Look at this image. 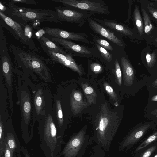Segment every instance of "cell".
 <instances>
[{"mask_svg": "<svg viewBox=\"0 0 157 157\" xmlns=\"http://www.w3.org/2000/svg\"><path fill=\"white\" fill-rule=\"evenodd\" d=\"M0 16L4 22L14 31L16 34L13 36L17 40L25 45L31 51L39 53L41 52L40 49L32 44L25 36L21 24L16 22L0 11Z\"/></svg>", "mask_w": 157, "mask_h": 157, "instance_id": "cell-11", "label": "cell"}, {"mask_svg": "<svg viewBox=\"0 0 157 157\" xmlns=\"http://www.w3.org/2000/svg\"><path fill=\"white\" fill-rule=\"evenodd\" d=\"M55 9L59 22L76 23L79 27L84 25L93 15L89 12L66 6H57Z\"/></svg>", "mask_w": 157, "mask_h": 157, "instance_id": "cell-7", "label": "cell"}, {"mask_svg": "<svg viewBox=\"0 0 157 157\" xmlns=\"http://www.w3.org/2000/svg\"><path fill=\"white\" fill-rule=\"evenodd\" d=\"M56 107L58 123L59 126L60 127L63 126L64 121L61 103L59 100L56 101Z\"/></svg>", "mask_w": 157, "mask_h": 157, "instance_id": "cell-31", "label": "cell"}, {"mask_svg": "<svg viewBox=\"0 0 157 157\" xmlns=\"http://www.w3.org/2000/svg\"><path fill=\"white\" fill-rule=\"evenodd\" d=\"M94 20L99 24L122 36H130L133 33L126 25L116 20L104 18H94Z\"/></svg>", "mask_w": 157, "mask_h": 157, "instance_id": "cell-15", "label": "cell"}, {"mask_svg": "<svg viewBox=\"0 0 157 157\" xmlns=\"http://www.w3.org/2000/svg\"><path fill=\"white\" fill-rule=\"evenodd\" d=\"M21 149L25 157H30L26 151L23 147H21Z\"/></svg>", "mask_w": 157, "mask_h": 157, "instance_id": "cell-41", "label": "cell"}, {"mask_svg": "<svg viewBox=\"0 0 157 157\" xmlns=\"http://www.w3.org/2000/svg\"><path fill=\"white\" fill-rule=\"evenodd\" d=\"M34 103L37 114H40L43 112L45 105L42 91L40 89H38L35 94Z\"/></svg>", "mask_w": 157, "mask_h": 157, "instance_id": "cell-22", "label": "cell"}, {"mask_svg": "<svg viewBox=\"0 0 157 157\" xmlns=\"http://www.w3.org/2000/svg\"><path fill=\"white\" fill-rule=\"evenodd\" d=\"M6 143L9 147L14 152L17 146L14 135L11 132H9L5 136Z\"/></svg>", "mask_w": 157, "mask_h": 157, "instance_id": "cell-29", "label": "cell"}, {"mask_svg": "<svg viewBox=\"0 0 157 157\" xmlns=\"http://www.w3.org/2000/svg\"><path fill=\"white\" fill-rule=\"evenodd\" d=\"M117 111L110 109L107 104H102L93 122V139L96 145L105 152L109 151L122 120Z\"/></svg>", "mask_w": 157, "mask_h": 157, "instance_id": "cell-1", "label": "cell"}, {"mask_svg": "<svg viewBox=\"0 0 157 157\" xmlns=\"http://www.w3.org/2000/svg\"><path fill=\"white\" fill-rule=\"evenodd\" d=\"M151 114L154 115H157V109L152 111Z\"/></svg>", "mask_w": 157, "mask_h": 157, "instance_id": "cell-43", "label": "cell"}, {"mask_svg": "<svg viewBox=\"0 0 157 157\" xmlns=\"http://www.w3.org/2000/svg\"><path fill=\"white\" fill-rule=\"evenodd\" d=\"M45 32L54 37L71 40L86 44H89L90 42L88 39L87 34L83 32H75L66 31L56 28H47Z\"/></svg>", "mask_w": 157, "mask_h": 157, "instance_id": "cell-13", "label": "cell"}, {"mask_svg": "<svg viewBox=\"0 0 157 157\" xmlns=\"http://www.w3.org/2000/svg\"><path fill=\"white\" fill-rule=\"evenodd\" d=\"M9 48L16 64L22 65L29 68L44 80L51 79L49 69L43 61L50 62L46 59L30 49L13 44L10 45Z\"/></svg>", "mask_w": 157, "mask_h": 157, "instance_id": "cell-2", "label": "cell"}, {"mask_svg": "<svg viewBox=\"0 0 157 157\" xmlns=\"http://www.w3.org/2000/svg\"><path fill=\"white\" fill-rule=\"evenodd\" d=\"M70 102L71 110L75 115L80 113L87 105L81 93L77 90H74L72 92Z\"/></svg>", "mask_w": 157, "mask_h": 157, "instance_id": "cell-16", "label": "cell"}, {"mask_svg": "<svg viewBox=\"0 0 157 157\" xmlns=\"http://www.w3.org/2000/svg\"><path fill=\"white\" fill-rule=\"evenodd\" d=\"M153 128V124L149 123L142 124L136 126L120 142L118 150L127 151L129 150L144 136L148 130Z\"/></svg>", "mask_w": 157, "mask_h": 157, "instance_id": "cell-8", "label": "cell"}, {"mask_svg": "<svg viewBox=\"0 0 157 157\" xmlns=\"http://www.w3.org/2000/svg\"><path fill=\"white\" fill-rule=\"evenodd\" d=\"M94 42H95L108 51H113L114 49L109 43L105 40L98 36L90 33Z\"/></svg>", "mask_w": 157, "mask_h": 157, "instance_id": "cell-25", "label": "cell"}, {"mask_svg": "<svg viewBox=\"0 0 157 157\" xmlns=\"http://www.w3.org/2000/svg\"><path fill=\"white\" fill-rule=\"evenodd\" d=\"M92 152L90 157H105V151L97 145L92 147Z\"/></svg>", "mask_w": 157, "mask_h": 157, "instance_id": "cell-32", "label": "cell"}, {"mask_svg": "<svg viewBox=\"0 0 157 157\" xmlns=\"http://www.w3.org/2000/svg\"><path fill=\"white\" fill-rule=\"evenodd\" d=\"M90 67L91 71L95 73H100L102 70L101 66L100 64L96 63H92L90 65Z\"/></svg>", "mask_w": 157, "mask_h": 157, "instance_id": "cell-36", "label": "cell"}, {"mask_svg": "<svg viewBox=\"0 0 157 157\" xmlns=\"http://www.w3.org/2000/svg\"><path fill=\"white\" fill-rule=\"evenodd\" d=\"M1 43L0 59L1 70L6 80L8 90L9 97L10 99L11 108L12 104L11 96L12 80V67L11 59L9 55L6 42L2 40Z\"/></svg>", "mask_w": 157, "mask_h": 157, "instance_id": "cell-10", "label": "cell"}, {"mask_svg": "<svg viewBox=\"0 0 157 157\" xmlns=\"http://www.w3.org/2000/svg\"><path fill=\"white\" fill-rule=\"evenodd\" d=\"M155 1L157 2V0H155Z\"/></svg>", "mask_w": 157, "mask_h": 157, "instance_id": "cell-47", "label": "cell"}, {"mask_svg": "<svg viewBox=\"0 0 157 157\" xmlns=\"http://www.w3.org/2000/svg\"><path fill=\"white\" fill-rule=\"evenodd\" d=\"M149 12L152 14L153 16L157 19V10L151 7L148 8Z\"/></svg>", "mask_w": 157, "mask_h": 157, "instance_id": "cell-39", "label": "cell"}, {"mask_svg": "<svg viewBox=\"0 0 157 157\" xmlns=\"http://www.w3.org/2000/svg\"><path fill=\"white\" fill-rule=\"evenodd\" d=\"M21 102L23 115L25 122L27 124L30 119L31 109L29 97L28 94L22 95Z\"/></svg>", "mask_w": 157, "mask_h": 157, "instance_id": "cell-18", "label": "cell"}, {"mask_svg": "<svg viewBox=\"0 0 157 157\" xmlns=\"http://www.w3.org/2000/svg\"><path fill=\"white\" fill-rule=\"evenodd\" d=\"M6 10V8L1 2H0V11L2 12H5Z\"/></svg>", "mask_w": 157, "mask_h": 157, "instance_id": "cell-40", "label": "cell"}, {"mask_svg": "<svg viewBox=\"0 0 157 157\" xmlns=\"http://www.w3.org/2000/svg\"><path fill=\"white\" fill-rule=\"evenodd\" d=\"M134 157H136V156H134Z\"/></svg>", "mask_w": 157, "mask_h": 157, "instance_id": "cell-48", "label": "cell"}, {"mask_svg": "<svg viewBox=\"0 0 157 157\" xmlns=\"http://www.w3.org/2000/svg\"><path fill=\"white\" fill-rule=\"evenodd\" d=\"M65 6L72 7L95 14H106L110 13L109 8L102 0H52Z\"/></svg>", "mask_w": 157, "mask_h": 157, "instance_id": "cell-6", "label": "cell"}, {"mask_svg": "<svg viewBox=\"0 0 157 157\" xmlns=\"http://www.w3.org/2000/svg\"><path fill=\"white\" fill-rule=\"evenodd\" d=\"M115 71L116 82L121 86L122 85V74L118 61L116 59L115 61Z\"/></svg>", "mask_w": 157, "mask_h": 157, "instance_id": "cell-33", "label": "cell"}, {"mask_svg": "<svg viewBox=\"0 0 157 157\" xmlns=\"http://www.w3.org/2000/svg\"><path fill=\"white\" fill-rule=\"evenodd\" d=\"M11 1L14 3H21L30 5H36L37 2L34 0H11Z\"/></svg>", "mask_w": 157, "mask_h": 157, "instance_id": "cell-38", "label": "cell"}, {"mask_svg": "<svg viewBox=\"0 0 157 157\" xmlns=\"http://www.w3.org/2000/svg\"><path fill=\"white\" fill-rule=\"evenodd\" d=\"M40 39L44 45L53 51L64 55H67L68 54L62 48L57 45L45 36H41Z\"/></svg>", "mask_w": 157, "mask_h": 157, "instance_id": "cell-23", "label": "cell"}, {"mask_svg": "<svg viewBox=\"0 0 157 157\" xmlns=\"http://www.w3.org/2000/svg\"><path fill=\"white\" fill-rule=\"evenodd\" d=\"M155 42H157V38L155 39L154 40Z\"/></svg>", "mask_w": 157, "mask_h": 157, "instance_id": "cell-46", "label": "cell"}, {"mask_svg": "<svg viewBox=\"0 0 157 157\" xmlns=\"http://www.w3.org/2000/svg\"><path fill=\"white\" fill-rule=\"evenodd\" d=\"M153 157H157V151H156V153L155 154Z\"/></svg>", "mask_w": 157, "mask_h": 157, "instance_id": "cell-45", "label": "cell"}, {"mask_svg": "<svg viewBox=\"0 0 157 157\" xmlns=\"http://www.w3.org/2000/svg\"><path fill=\"white\" fill-rule=\"evenodd\" d=\"M81 85L89 103L95 104L97 94L94 89L87 83H81Z\"/></svg>", "mask_w": 157, "mask_h": 157, "instance_id": "cell-20", "label": "cell"}, {"mask_svg": "<svg viewBox=\"0 0 157 157\" xmlns=\"http://www.w3.org/2000/svg\"><path fill=\"white\" fill-rule=\"evenodd\" d=\"M0 121V157H3L6 143L5 136L4 132L3 124L1 117Z\"/></svg>", "mask_w": 157, "mask_h": 157, "instance_id": "cell-28", "label": "cell"}, {"mask_svg": "<svg viewBox=\"0 0 157 157\" xmlns=\"http://www.w3.org/2000/svg\"><path fill=\"white\" fill-rule=\"evenodd\" d=\"M52 40L63 46L72 55L75 56L86 57H99V54L96 48L89 47L77 44L65 39L53 37Z\"/></svg>", "mask_w": 157, "mask_h": 157, "instance_id": "cell-9", "label": "cell"}, {"mask_svg": "<svg viewBox=\"0 0 157 157\" xmlns=\"http://www.w3.org/2000/svg\"><path fill=\"white\" fill-rule=\"evenodd\" d=\"M103 85L105 90L109 95L111 98L117 101L118 96L114 91L112 87L106 82H104Z\"/></svg>", "mask_w": 157, "mask_h": 157, "instance_id": "cell-34", "label": "cell"}, {"mask_svg": "<svg viewBox=\"0 0 157 157\" xmlns=\"http://www.w3.org/2000/svg\"><path fill=\"white\" fill-rule=\"evenodd\" d=\"M11 15L16 16L25 21L59 22L57 12L50 9H36L18 6L11 0L8 2Z\"/></svg>", "mask_w": 157, "mask_h": 157, "instance_id": "cell-4", "label": "cell"}, {"mask_svg": "<svg viewBox=\"0 0 157 157\" xmlns=\"http://www.w3.org/2000/svg\"><path fill=\"white\" fill-rule=\"evenodd\" d=\"M85 126L76 133L73 134L65 144L59 157H82L89 142L90 136L86 134Z\"/></svg>", "mask_w": 157, "mask_h": 157, "instance_id": "cell-5", "label": "cell"}, {"mask_svg": "<svg viewBox=\"0 0 157 157\" xmlns=\"http://www.w3.org/2000/svg\"><path fill=\"white\" fill-rule=\"evenodd\" d=\"M46 47L47 49L45 51L53 61L60 63L76 72L80 75L82 74L80 65H78L75 62L71 54L69 53L67 55H63L56 52Z\"/></svg>", "mask_w": 157, "mask_h": 157, "instance_id": "cell-14", "label": "cell"}, {"mask_svg": "<svg viewBox=\"0 0 157 157\" xmlns=\"http://www.w3.org/2000/svg\"><path fill=\"white\" fill-rule=\"evenodd\" d=\"M146 59L148 67H152L156 62L155 53H147L146 56Z\"/></svg>", "mask_w": 157, "mask_h": 157, "instance_id": "cell-35", "label": "cell"}, {"mask_svg": "<svg viewBox=\"0 0 157 157\" xmlns=\"http://www.w3.org/2000/svg\"><path fill=\"white\" fill-rule=\"evenodd\" d=\"M123 76L124 82L127 86H130L133 84L134 76V71L133 67L128 59L125 57L121 59Z\"/></svg>", "mask_w": 157, "mask_h": 157, "instance_id": "cell-17", "label": "cell"}, {"mask_svg": "<svg viewBox=\"0 0 157 157\" xmlns=\"http://www.w3.org/2000/svg\"><path fill=\"white\" fill-rule=\"evenodd\" d=\"M134 18L136 25L140 35L143 34L144 25L138 6H136L134 11Z\"/></svg>", "mask_w": 157, "mask_h": 157, "instance_id": "cell-24", "label": "cell"}, {"mask_svg": "<svg viewBox=\"0 0 157 157\" xmlns=\"http://www.w3.org/2000/svg\"><path fill=\"white\" fill-rule=\"evenodd\" d=\"M25 36L33 44L35 45L33 40L32 27L29 25L25 23L21 24Z\"/></svg>", "mask_w": 157, "mask_h": 157, "instance_id": "cell-30", "label": "cell"}, {"mask_svg": "<svg viewBox=\"0 0 157 157\" xmlns=\"http://www.w3.org/2000/svg\"><path fill=\"white\" fill-rule=\"evenodd\" d=\"M157 151V141L150 144L139 151L136 157H153Z\"/></svg>", "mask_w": 157, "mask_h": 157, "instance_id": "cell-21", "label": "cell"}, {"mask_svg": "<svg viewBox=\"0 0 157 157\" xmlns=\"http://www.w3.org/2000/svg\"><path fill=\"white\" fill-rule=\"evenodd\" d=\"M91 43L97 49L103 59L108 62H110L112 61V55L108 51L95 42H91Z\"/></svg>", "mask_w": 157, "mask_h": 157, "instance_id": "cell-26", "label": "cell"}, {"mask_svg": "<svg viewBox=\"0 0 157 157\" xmlns=\"http://www.w3.org/2000/svg\"><path fill=\"white\" fill-rule=\"evenodd\" d=\"M157 141V130L155 131L140 143L133 151L134 155L150 144Z\"/></svg>", "mask_w": 157, "mask_h": 157, "instance_id": "cell-19", "label": "cell"}, {"mask_svg": "<svg viewBox=\"0 0 157 157\" xmlns=\"http://www.w3.org/2000/svg\"><path fill=\"white\" fill-rule=\"evenodd\" d=\"M13 153L6 143L3 157H13Z\"/></svg>", "mask_w": 157, "mask_h": 157, "instance_id": "cell-37", "label": "cell"}, {"mask_svg": "<svg viewBox=\"0 0 157 157\" xmlns=\"http://www.w3.org/2000/svg\"><path fill=\"white\" fill-rule=\"evenodd\" d=\"M142 11L144 23V32L146 34H148L153 28V25L150 18L146 11L142 9Z\"/></svg>", "mask_w": 157, "mask_h": 157, "instance_id": "cell-27", "label": "cell"}, {"mask_svg": "<svg viewBox=\"0 0 157 157\" xmlns=\"http://www.w3.org/2000/svg\"><path fill=\"white\" fill-rule=\"evenodd\" d=\"M151 100L153 101H157V95L152 97Z\"/></svg>", "mask_w": 157, "mask_h": 157, "instance_id": "cell-42", "label": "cell"}, {"mask_svg": "<svg viewBox=\"0 0 157 157\" xmlns=\"http://www.w3.org/2000/svg\"><path fill=\"white\" fill-rule=\"evenodd\" d=\"M87 22L90 29L97 35L106 38L118 46L122 47L124 45V42L118 33L99 24L92 17Z\"/></svg>", "mask_w": 157, "mask_h": 157, "instance_id": "cell-12", "label": "cell"}, {"mask_svg": "<svg viewBox=\"0 0 157 157\" xmlns=\"http://www.w3.org/2000/svg\"><path fill=\"white\" fill-rule=\"evenodd\" d=\"M153 83L154 85L157 86V78L154 82Z\"/></svg>", "mask_w": 157, "mask_h": 157, "instance_id": "cell-44", "label": "cell"}, {"mask_svg": "<svg viewBox=\"0 0 157 157\" xmlns=\"http://www.w3.org/2000/svg\"><path fill=\"white\" fill-rule=\"evenodd\" d=\"M40 134V147L45 157H59L62 146L66 143L63 136L57 133L50 114L46 119L43 131Z\"/></svg>", "mask_w": 157, "mask_h": 157, "instance_id": "cell-3", "label": "cell"}]
</instances>
